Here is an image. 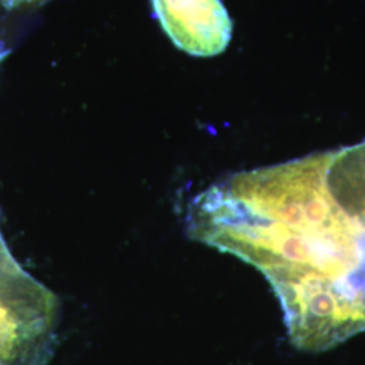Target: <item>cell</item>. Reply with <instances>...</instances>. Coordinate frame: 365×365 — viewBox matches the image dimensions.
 <instances>
[{
  "label": "cell",
  "mask_w": 365,
  "mask_h": 365,
  "mask_svg": "<svg viewBox=\"0 0 365 365\" xmlns=\"http://www.w3.org/2000/svg\"><path fill=\"white\" fill-rule=\"evenodd\" d=\"M331 155L235 173L196 196L187 214L192 240L265 276L303 352L365 331L364 233L329 190Z\"/></svg>",
  "instance_id": "1"
},
{
  "label": "cell",
  "mask_w": 365,
  "mask_h": 365,
  "mask_svg": "<svg viewBox=\"0 0 365 365\" xmlns=\"http://www.w3.org/2000/svg\"><path fill=\"white\" fill-rule=\"evenodd\" d=\"M165 34L182 52L214 57L225 52L233 22L221 0H152Z\"/></svg>",
  "instance_id": "2"
},
{
  "label": "cell",
  "mask_w": 365,
  "mask_h": 365,
  "mask_svg": "<svg viewBox=\"0 0 365 365\" xmlns=\"http://www.w3.org/2000/svg\"><path fill=\"white\" fill-rule=\"evenodd\" d=\"M329 190L334 200L364 233L365 140L344 150L329 175Z\"/></svg>",
  "instance_id": "3"
}]
</instances>
